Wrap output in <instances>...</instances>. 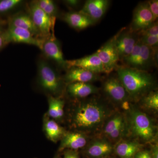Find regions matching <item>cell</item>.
Listing matches in <instances>:
<instances>
[{
  "label": "cell",
  "mask_w": 158,
  "mask_h": 158,
  "mask_svg": "<svg viewBox=\"0 0 158 158\" xmlns=\"http://www.w3.org/2000/svg\"><path fill=\"white\" fill-rule=\"evenodd\" d=\"M64 158H80L78 153L75 150H69L64 154Z\"/></svg>",
  "instance_id": "obj_33"
},
{
  "label": "cell",
  "mask_w": 158,
  "mask_h": 158,
  "mask_svg": "<svg viewBox=\"0 0 158 158\" xmlns=\"http://www.w3.org/2000/svg\"><path fill=\"white\" fill-rule=\"evenodd\" d=\"M150 11L153 17L154 21H156L158 17V1L152 0L147 2Z\"/></svg>",
  "instance_id": "obj_31"
},
{
  "label": "cell",
  "mask_w": 158,
  "mask_h": 158,
  "mask_svg": "<svg viewBox=\"0 0 158 158\" xmlns=\"http://www.w3.org/2000/svg\"><path fill=\"white\" fill-rule=\"evenodd\" d=\"M80 2V1H77V0H67L65 1V3L66 5L69 7H71V8L76 7L78 6Z\"/></svg>",
  "instance_id": "obj_34"
},
{
  "label": "cell",
  "mask_w": 158,
  "mask_h": 158,
  "mask_svg": "<svg viewBox=\"0 0 158 158\" xmlns=\"http://www.w3.org/2000/svg\"><path fill=\"white\" fill-rule=\"evenodd\" d=\"M5 41L3 36L0 35V49L2 47L3 45L5 44Z\"/></svg>",
  "instance_id": "obj_36"
},
{
  "label": "cell",
  "mask_w": 158,
  "mask_h": 158,
  "mask_svg": "<svg viewBox=\"0 0 158 158\" xmlns=\"http://www.w3.org/2000/svg\"><path fill=\"white\" fill-rule=\"evenodd\" d=\"M141 42L139 40L134 47L131 52L121 61L123 65L136 69L141 52Z\"/></svg>",
  "instance_id": "obj_25"
},
{
  "label": "cell",
  "mask_w": 158,
  "mask_h": 158,
  "mask_svg": "<svg viewBox=\"0 0 158 158\" xmlns=\"http://www.w3.org/2000/svg\"><path fill=\"white\" fill-rule=\"evenodd\" d=\"M125 118L127 130L131 136L145 142L154 140L156 129L147 114L132 108L129 110Z\"/></svg>",
  "instance_id": "obj_3"
},
{
  "label": "cell",
  "mask_w": 158,
  "mask_h": 158,
  "mask_svg": "<svg viewBox=\"0 0 158 158\" xmlns=\"http://www.w3.org/2000/svg\"><path fill=\"white\" fill-rule=\"evenodd\" d=\"M109 5L110 1L107 0H88L80 12L95 23L104 15Z\"/></svg>",
  "instance_id": "obj_13"
},
{
  "label": "cell",
  "mask_w": 158,
  "mask_h": 158,
  "mask_svg": "<svg viewBox=\"0 0 158 158\" xmlns=\"http://www.w3.org/2000/svg\"><path fill=\"white\" fill-rule=\"evenodd\" d=\"M69 93L74 97L84 98L98 92V88L89 83L74 82L68 85Z\"/></svg>",
  "instance_id": "obj_19"
},
{
  "label": "cell",
  "mask_w": 158,
  "mask_h": 158,
  "mask_svg": "<svg viewBox=\"0 0 158 158\" xmlns=\"http://www.w3.org/2000/svg\"><path fill=\"white\" fill-rule=\"evenodd\" d=\"M37 66L40 82L42 88L51 93H58L61 84L59 77L53 68L43 59L39 60Z\"/></svg>",
  "instance_id": "obj_5"
},
{
  "label": "cell",
  "mask_w": 158,
  "mask_h": 158,
  "mask_svg": "<svg viewBox=\"0 0 158 158\" xmlns=\"http://www.w3.org/2000/svg\"><path fill=\"white\" fill-rule=\"evenodd\" d=\"M143 104L144 106L149 110H158V93L156 91H152L143 97Z\"/></svg>",
  "instance_id": "obj_27"
},
{
  "label": "cell",
  "mask_w": 158,
  "mask_h": 158,
  "mask_svg": "<svg viewBox=\"0 0 158 158\" xmlns=\"http://www.w3.org/2000/svg\"><path fill=\"white\" fill-rule=\"evenodd\" d=\"M142 145L138 141H124L118 143L115 148L116 154L120 158H134L141 150Z\"/></svg>",
  "instance_id": "obj_20"
},
{
  "label": "cell",
  "mask_w": 158,
  "mask_h": 158,
  "mask_svg": "<svg viewBox=\"0 0 158 158\" xmlns=\"http://www.w3.org/2000/svg\"><path fill=\"white\" fill-rule=\"evenodd\" d=\"M134 158H152L150 151L141 150L138 152Z\"/></svg>",
  "instance_id": "obj_32"
},
{
  "label": "cell",
  "mask_w": 158,
  "mask_h": 158,
  "mask_svg": "<svg viewBox=\"0 0 158 158\" xmlns=\"http://www.w3.org/2000/svg\"><path fill=\"white\" fill-rule=\"evenodd\" d=\"M153 17L147 2L140 3L137 6L133 14V20L130 30L133 32H138L145 30L152 24Z\"/></svg>",
  "instance_id": "obj_9"
},
{
  "label": "cell",
  "mask_w": 158,
  "mask_h": 158,
  "mask_svg": "<svg viewBox=\"0 0 158 158\" xmlns=\"http://www.w3.org/2000/svg\"><path fill=\"white\" fill-rule=\"evenodd\" d=\"M37 2L40 8L50 17L56 18L58 9L55 2L51 0H40Z\"/></svg>",
  "instance_id": "obj_26"
},
{
  "label": "cell",
  "mask_w": 158,
  "mask_h": 158,
  "mask_svg": "<svg viewBox=\"0 0 158 158\" xmlns=\"http://www.w3.org/2000/svg\"><path fill=\"white\" fill-rule=\"evenodd\" d=\"M48 102L49 116L56 119L62 118L64 115V101L61 99L49 96Z\"/></svg>",
  "instance_id": "obj_22"
},
{
  "label": "cell",
  "mask_w": 158,
  "mask_h": 158,
  "mask_svg": "<svg viewBox=\"0 0 158 158\" xmlns=\"http://www.w3.org/2000/svg\"><path fill=\"white\" fill-rule=\"evenodd\" d=\"M59 158V157H56V158Z\"/></svg>",
  "instance_id": "obj_38"
},
{
  "label": "cell",
  "mask_w": 158,
  "mask_h": 158,
  "mask_svg": "<svg viewBox=\"0 0 158 158\" xmlns=\"http://www.w3.org/2000/svg\"><path fill=\"white\" fill-rule=\"evenodd\" d=\"M29 11L30 16L41 37L47 39L55 36L53 31L56 18L48 15L40 8L37 1L30 4Z\"/></svg>",
  "instance_id": "obj_4"
},
{
  "label": "cell",
  "mask_w": 158,
  "mask_h": 158,
  "mask_svg": "<svg viewBox=\"0 0 158 158\" xmlns=\"http://www.w3.org/2000/svg\"><path fill=\"white\" fill-rule=\"evenodd\" d=\"M139 37V41L142 44L151 47H158V37L148 35H143Z\"/></svg>",
  "instance_id": "obj_29"
},
{
  "label": "cell",
  "mask_w": 158,
  "mask_h": 158,
  "mask_svg": "<svg viewBox=\"0 0 158 158\" xmlns=\"http://www.w3.org/2000/svg\"><path fill=\"white\" fill-rule=\"evenodd\" d=\"M87 139L84 134L81 133H69L63 135L59 150L69 148L76 150L85 147Z\"/></svg>",
  "instance_id": "obj_18"
},
{
  "label": "cell",
  "mask_w": 158,
  "mask_h": 158,
  "mask_svg": "<svg viewBox=\"0 0 158 158\" xmlns=\"http://www.w3.org/2000/svg\"><path fill=\"white\" fill-rule=\"evenodd\" d=\"M126 118L121 113H116L109 118L104 128V133L108 136L114 130L123 125L125 124Z\"/></svg>",
  "instance_id": "obj_24"
},
{
  "label": "cell",
  "mask_w": 158,
  "mask_h": 158,
  "mask_svg": "<svg viewBox=\"0 0 158 158\" xmlns=\"http://www.w3.org/2000/svg\"><path fill=\"white\" fill-rule=\"evenodd\" d=\"M116 70L129 97L133 99L142 98L154 88L155 80L148 72L123 65L118 66Z\"/></svg>",
  "instance_id": "obj_2"
},
{
  "label": "cell",
  "mask_w": 158,
  "mask_h": 158,
  "mask_svg": "<svg viewBox=\"0 0 158 158\" xmlns=\"http://www.w3.org/2000/svg\"><path fill=\"white\" fill-rule=\"evenodd\" d=\"M138 34L139 36H143V35H148V36H155L158 37V22L156 21L153 23L151 26L148 28L138 32Z\"/></svg>",
  "instance_id": "obj_30"
},
{
  "label": "cell",
  "mask_w": 158,
  "mask_h": 158,
  "mask_svg": "<svg viewBox=\"0 0 158 158\" xmlns=\"http://www.w3.org/2000/svg\"><path fill=\"white\" fill-rule=\"evenodd\" d=\"M111 113L102 102L96 99H89L77 108L73 115V124L82 131L93 132L102 127Z\"/></svg>",
  "instance_id": "obj_1"
},
{
  "label": "cell",
  "mask_w": 158,
  "mask_h": 158,
  "mask_svg": "<svg viewBox=\"0 0 158 158\" xmlns=\"http://www.w3.org/2000/svg\"><path fill=\"white\" fill-rule=\"evenodd\" d=\"M152 158H158V147L157 144L153 145L150 151Z\"/></svg>",
  "instance_id": "obj_35"
},
{
  "label": "cell",
  "mask_w": 158,
  "mask_h": 158,
  "mask_svg": "<svg viewBox=\"0 0 158 158\" xmlns=\"http://www.w3.org/2000/svg\"><path fill=\"white\" fill-rule=\"evenodd\" d=\"M21 0H2L0 1V13L11 11L22 2Z\"/></svg>",
  "instance_id": "obj_28"
},
{
  "label": "cell",
  "mask_w": 158,
  "mask_h": 158,
  "mask_svg": "<svg viewBox=\"0 0 158 158\" xmlns=\"http://www.w3.org/2000/svg\"><path fill=\"white\" fill-rule=\"evenodd\" d=\"M115 37L110 39L96 52L103 65L106 73L112 72L118 67L120 61L116 47Z\"/></svg>",
  "instance_id": "obj_8"
},
{
  "label": "cell",
  "mask_w": 158,
  "mask_h": 158,
  "mask_svg": "<svg viewBox=\"0 0 158 158\" xmlns=\"http://www.w3.org/2000/svg\"><path fill=\"white\" fill-rule=\"evenodd\" d=\"M44 128L47 135L52 141H57L62 136L64 135V130L53 120L46 121L44 125Z\"/></svg>",
  "instance_id": "obj_23"
},
{
  "label": "cell",
  "mask_w": 158,
  "mask_h": 158,
  "mask_svg": "<svg viewBox=\"0 0 158 158\" xmlns=\"http://www.w3.org/2000/svg\"><path fill=\"white\" fill-rule=\"evenodd\" d=\"M10 26L27 30L34 36H40L31 16L27 15L20 14L15 15L10 19Z\"/></svg>",
  "instance_id": "obj_21"
},
{
  "label": "cell",
  "mask_w": 158,
  "mask_h": 158,
  "mask_svg": "<svg viewBox=\"0 0 158 158\" xmlns=\"http://www.w3.org/2000/svg\"><path fill=\"white\" fill-rule=\"evenodd\" d=\"M103 90L110 98L117 102H124L129 97L127 92L118 77H110L107 79L104 84Z\"/></svg>",
  "instance_id": "obj_12"
},
{
  "label": "cell",
  "mask_w": 158,
  "mask_h": 158,
  "mask_svg": "<svg viewBox=\"0 0 158 158\" xmlns=\"http://www.w3.org/2000/svg\"><path fill=\"white\" fill-rule=\"evenodd\" d=\"M3 37L6 43L11 42L22 43L36 46L40 49L45 39H39L27 30L10 25Z\"/></svg>",
  "instance_id": "obj_7"
},
{
  "label": "cell",
  "mask_w": 158,
  "mask_h": 158,
  "mask_svg": "<svg viewBox=\"0 0 158 158\" xmlns=\"http://www.w3.org/2000/svg\"><path fill=\"white\" fill-rule=\"evenodd\" d=\"M115 37V47L118 54L119 60L127 57L131 52L134 47L139 40L138 33L133 32L125 28L122 29Z\"/></svg>",
  "instance_id": "obj_6"
},
{
  "label": "cell",
  "mask_w": 158,
  "mask_h": 158,
  "mask_svg": "<svg viewBox=\"0 0 158 158\" xmlns=\"http://www.w3.org/2000/svg\"><path fill=\"white\" fill-rule=\"evenodd\" d=\"M158 47L153 48L141 44V52L136 69L148 72L156 66Z\"/></svg>",
  "instance_id": "obj_14"
},
{
  "label": "cell",
  "mask_w": 158,
  "mask_h": 158,
  "mask_svg": "<svg viewBox=\"0 0 158 158\" xmlns=\"http://www.w3.org/2000/svg\"><path fill=\"white\" fill-rule=\"evenodd\" d=\"M106 158H111V157H106Z\"/></svg>",
  "instance_id": "obj_37"
},
{
  "label": "cell",
  "mask_w": 158,
  "mask_h": 158,
  "mask_svg": "<svg viewBox=\"0 0 158 158\" xmlns=\"http://www.w3.org/2000/svg\"><path fill=\"white\" fill-rule=\"evenodd\" d=\"M67 69L79 67L94 73H106L102 63L96 53L81 59L66 60Z\"/></svg>",
  "instance_id": "obj_11"
},
{
  "label": "cell",
  "mask_w": 158,
  "mask_h": 158,
  "mask_svg": "<svg viewBox=\"0 0 158 158\" xmlns=\"http://www.w3.org/2000/svg\"><path fill=\"white\" fill-rule=\"evenodd\" d=\"M63 19L69 25L77 30H84L95 23L89 17L80 11L66 13L63 16Z\"/></svg>",
  "instance_id": "obj_17"
},
{
  "label": "cell",
  "mask_w": 158,
  "mask_h": 158,
  "mask_svg": "<svg viewBox=\"0 0 158 158\" xmlns=\"http://www.w3.org/2000/svg\"><path fill=\"white\" fill-rule=\"evenodd\" d=\"M65 79L69 84L74 82L89 83L99 80V74L95 73L83 69L71 67L68 69Z\"/></svg>",
  "instance_id": "obj_15"
},
{
  "label": "cell",
  "mask_w": 158,
  "mask_h": 158,
  "mask_svg": "<svg viewBox=\"0 0 158 158\" xmlns=\"http://www.w3.org/2000/svg\"><path fill=\"white\" fill-rule=\"evenodd\" d=\"M41 50L46 56L54 61L59 67L67 69L66 60L64 59L60 44L55 36L44 39Z\"/></svg>",
  "instance_id": "obj_10"
},
{
  "label": "cell",
  "mask_w": 158,
  "mask_h": 158,
  "mask_svg": "<svg viewBox=\"0 0 158 158\" xmlns=\"http://www.w3.org/2000/svg\"><path fill=\"white\" fill-rule=\"evenodd\" d=\"M112 144L105 140H98L89 145L86 151L87 155L90 158H106L112 153Z\"/></svg>",
  "instance_id": "obj_16"
}]
</instances>
